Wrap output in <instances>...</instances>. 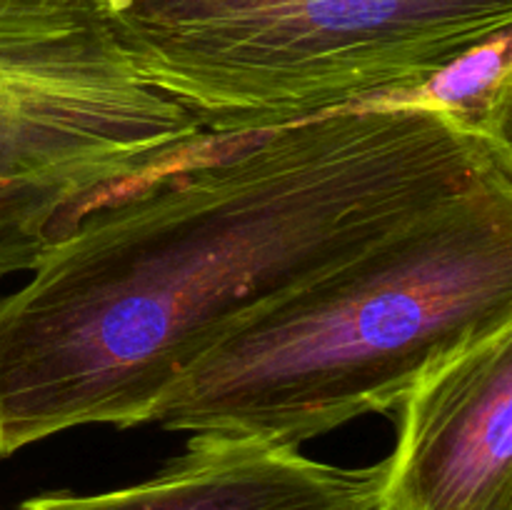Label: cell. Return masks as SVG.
<instances>
[{
  "instance_id": "6da1fadb",
  "label": "cell",
  "mask_w": 512,
  "mask_h": 510,
  "mask_svg": "<svg viewBox=\"0 0 512 510\" xmlns=\"http://www.w3.org/2000/svg\"><path fill=\"white\" fill-rule=\"evenodd\" d=\"M495 168H512V143L428 100L213 135L0 295V458L83 425L153 423L253 310Z\"/></svg>"
},
{
  "instance_id": "7a4b0ae2",
  "label": "cell",
  "mask_w": 512,
  "mask_h": 510,
  "mask_svg": "<svg viewBox=\"0 0 512 510\" xmlns=\"http://www.w3.org/2000/svg\"><path fill=\"white\" fill-rule=\"evenodd\" d=\"M512 323V168L480 175L268 300L205 350L153 415L183 433L300 448Z\"/></svg>"
},
{
  "instance_id": "3957f363",
  "label": "cell",
  "mask_w": 512,
  "mask_h": 510,
  "mask_svg": "<svg viewBox=\"0 0 512 510\" xmlns=\"http://www.w3.org/2000/svg\"><path fill=\"white\" fill-rule=\"evenodd\" d=\"M135 73L208 135L403 100L512 33V0H103Z\"/></svg>"
},
{
  "instance_id": "277c9868",
  "label": "cell",
  "mask_w": 512,
  "mask_h": 510,
  "mask_svg": "<svg viewBox=\"0 0 512 510\" xmlns=\"http://www.w3.org/2000/svg\"><path fill=\"white\" fill-rule=\"evenodd\" d=\"M210 138L135 73L103 0H0V278Z\"/></svg>"
},
{
  "instance_id": "5b68a950",
  "label": "cell",
  "mask_w": 512,
  "mask_h": 510,
  "mask_svg": "<svg viewBox=\"0 0 512 510\" xmlns=\"http://www.w3.org/2000/svg\"><path fill=\"white\" fill-rule=\"evenodd\" d=\"M398 408L375 510H512V323L435 363Z\"/></svg>"
},
{
  "instance_id": "8992f818",
  "label": "cell",
  "mask_w": 512,
  "mask_h": 510,
  "mask_svg": "<svg viewBox=\"0 0 512 510\" xmlns=\"http://www.w3.org/2000/svg\"><path fill=\"white\" fill-rule=\"evenodd\" d=\"M383 483L385 460L343 468L293 445L193 433L150 480L110 493L38 495L18 510H375Z\"/></svg>"
},
{
  "instance_id": "52a82bcc",
  "label": "cell",
  "mask_w": 512,
  "mask_h": 510,
  "mask_svg": "<svg viewBox=\"0 0 512 510\" xmlns=\"http://www.w3.org/2000/svg\"><path fill=\"white\" fill-rule=\"evenodd\" d=\"M512 33L460 58L410 100H428L478 133L510 143Z\"/></svg>"
}]
</instances>
